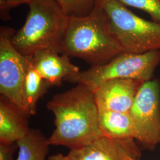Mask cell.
I'll return each mask as SVG.
<instances>
[{"label":"cell","instance_id":"obj_1","mask_svg":"<svg viewBox=\"0 0 160 160\" xmlns=\"http://www.w3.org/2000/svg\"><path fill=\"white\" fill-rule=\"evenodd\" d=\"M46 108L55 117V128L48 138L50 146L61 145L72 149L104 136L99 125L94 92L84 85L78 84L54 95Z\"/></svg>","mask_w":160,"mask_h":160},{"label":"cell","instance_id":"obj_2","mask_svg":"<svg viewBox=\"0 0 160 160\" xmlns=\"http://www.w3.org/2000/svg\"><path fill=\"white\" fill-rule=\"evenodd\" d=\"M62 48V54L81 59L92 67L108 63L124 52L98 5L88 16L69 18Z\"/></svg>","mask_w":160,"mask_h":160},{"label":"cell","instance_id":"obj_3","mask_svg":"<svg viewBox=\"0 0 160 160\" xmlns=\"http://www.w3.org/2000/svg\"><path fill=\"white\" fill-rule=\"evenodd\" d=\"M23 27L12 38V45L25 57L41 50L62 54V43L68 24L55 0H33Z\"/></svg>","mask_w":160,"mask_h":160},{"label":"cell","instance_id":"obj_4","mask_svg":"<svg viewBox=\"0 0 160 160\" xmlns=\"http://www.w3.org/2000/svg\"><path fill=\"white\" fill-rule=\"evenodd\" d=\"M110 30L124 52L143 53L160 51V23L135 14L118 0H97Z\"/></svg>","mask_w":160,"mask_h":160},{"label":"cell","instance_id":"obj_5","mask_svg":"<svg viewBox=\"0 0 160 160\" xmlns=\"http://www.w3.org/2000/svg\"><path fill=\"white\" fill-rule=\"evenodd\" d=\"M160 63V51L143 53L124 52L108 63L92 66L64 81L84 85L94 92L100 84L108 80L133 79L143 82L151 80Z\"/></svg>","mask_w":160,"mask_h":160},{"label":"cell","instance_id":"obj_6","mask_svg":"<svg viewBox=\"0 0 160 160\" xmlns=\"http://www.w3.org/2000/svg\"><path fill=\"white\" fill-rule=\"evenodd\" d=\"M129 113L135 140L143 149H154L160 139V85L157 80L143 82Z\"/></svg>","mask_w":160,"mask_h":160},{"label":"cell","instance_id":"obj_7","mask_svg":"<svg viewBox=\"0 0 160 160\" xmlns=\"http://www.w3.org/2000/svg\"><path fill=\"white\" fill-rule=\"evenodd\" d=\"M14 33L11 28H1L0 93L23 111L22 92L30 58L24 56L12 45Z\"/></svg>","mask_w":160,"mask_h":160},{"label":"cell","instance_id":"obj_8","mask_svg":"<svg viewBox=\"0 0 160 160\" xmlns=\"http://www.w3.org/2000/svg\"><path fill=\"white\" fill-rule=\"evenodd\" d=\"M126 154L137 159L141 157V151L135 139L103 136L92 143L70 149L67 156L71 160H123Z\"/></svg>","mask_w":160,"mask_h":160},{"label":"cell","instance_id":"obj_9","mask_svg":"<svg viewBox=\"0 0 160 160\" xmlns=\"http://www.w3.org/2000/svg\"><path fill=\"white\" fill-rule=\"evenodd\" d=\"M143 82L133 79L104 82L94 92L98 110L129 112Z\"/></svg>","mask_w":160,"mask_h":160},{"label":"cell","instance_id":"obj_10","mask_svg":"<svg viewBox=\"0 0 160 160\" xmlns=\"http://www.w3.org/2000/svg\"><path fill=\"white\" fill-rule=\"evenodd\" d=\"M30 59L33 68L52 86H61L65 78L80 72L68 55L51 50L36 52Z\"/></svg>","mask_w":160,"mask_h":160},{"label":"cell","instance_id":"obj_11","mask_svg":"<svg viewBox=\"0 0 160 160\" xmlns=\"http://www.w3.org/2000/svg\"><path fill=\"white\" fill-rule=\"evenodd\" d=\"M28 116L21 109L2 96L0 98V142L16 143L30 129Z\"/></svg>","mask_w":160,"mask_h":160},{"label":"cell","instance_id":"obj_12","mask_svg":"<svg viewBox=\"0 0 160 160\" xmlns=\"http://www.w3.org/2000/svg\"><path fill=\"white\" fill-rule=\"evenodd\" d=\"M98 122L100 129L106 137L135 139V126L129 112L98 110Z\"/></svg>","mask_w":160,"mask_h":160},{"label":"cell","instance_id":"obj_13","mask_svg":"<svg viewBox=\"0 0 160 160\" xmlns=\"http://www.w3.org/2000/svg\"><path fill=\"white\" fill-rule=\"evenodd\" d=\"M51 87V85L33 68L30 59L22 92L23 111L28 118L36 114L38 102Z\"/></svg>","mask_w":160,"mask_h":160},{"label":"cell","instance_id":"obj_14","mask_svg":"<svg viewBox=\"0 0 160 160\" xmlns=\"http://www.w3.org/2000/svg\"><path fill=\"white\" fill-rule=\"evenodd\" d=\"M16 143L18 150L17 160H46L50 145L40 129H30Z\"/></svg>","mask_w":160,"mask_h":160},{"label":"cell","instance_id":"obj_15","mask_svg":"<svg viewBox=\"0 0 160 160\" xmlns=\"http://www.w3.org/2000/svg\"><path fill=\"white\" fill-rule=\"evenodd\" d=\"M63 14L68 18L90 16L97 6V0H55Z\"/></svg>","mask_w":160,"mask_h":160},{"label":"cell","instance_id":"obj_16","mask_svg":"<svg viewBox=\"0 0 160 160\" xmlns=\"http://www.w3.org/2000/svg\"><path fill=\"white\" fill-rule=\"evenodd\" d=\"M125 6L146 12L155 22L160 23V0H118Z\"/></svg>","mask_w":160,"mask_h":160},{"label":"cell","instance_id":"obj_17","mask_svg":"<svg viewBox=\"0 0 160 160\" xmlns=\"http://www.w3.org/2000/svg\"><path fill=\"white\" fill-rule=\"evenodd\" d=\"M18 149L17 143L0 142V160H13Z\"/></svg>","mask_w":160,"mask_h":160},{"label":"cell","instance_id":"obj_18","mask_svg":"<svg viewBox=\"0 0 160 160\" xmlns=\"http://www.w3.org/2000/svg\"><path fill=\"white\" fill-rule=\"evenodd\" d=\"M32 1L33 0H0L1 9L4 10L23 4H28Z\"/></svg>","mask_w":160,"mask_h":160},{"label":"cell","instance_id":"obj_19","mask_svg":"<svg viewBox=\"0 0 160 160\" xmlns=\"http://www.w3.org/2000/svg\"><path fill=\"white\" fill-rule=\"evenodd\" d=\"M48 160H71L67 155H64L61 153L52 155L48 157Z\"/></svg>","mask_w":160,"mask_h":160},{"label":"cell","instance_id":"obj_20","mask_svg":"<svg viewBox=\"0 0 160 160\" xmlns=\"http://www.w3.org/2000/svg\"><path fill=\"white\" fill-rule=\"evenodd\" d=\"M123 160H139V159H137L133 157H132L131 155L129 154H125L123 156Z\"/></svg>","mask_w":160,"mask_h":160},{"label":"cell","instance_id":"obj_21","mask_svg":"<svg viewBox=\"0 0 160 160\" xmlns=\"http://www.w3.org/2000/svg\"><path fill=\"white\" fill-rule=\"evenodd\" d=\"M159 143H160V142H159Z\"/></svg>","mask_w":160,"mask_h":160}]
</instances>
